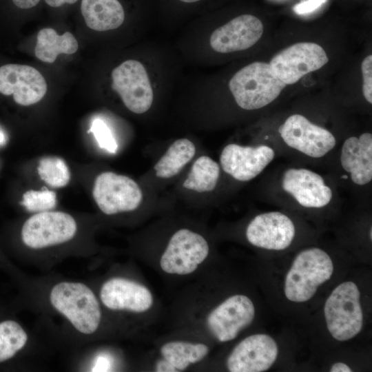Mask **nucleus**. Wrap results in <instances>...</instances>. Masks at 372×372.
<instances>
[{"label": "nucleus", "mask_w": 372, "mask_h": 372, "mask_svg": "<svg viewBox=\"0 0 372 372\" xmlns=\"http://www.w3.org/2000/svg\"><path fill=\"white\" fill-rule=\"evenodd\" d=\"M160 351L163 358L178 371L201 361L208 354L209 348L202 343L172 341L163 344Z\"/></svg>", "instance_id": "5701e85b"}, {"label": "nucleus", "mask_w": 372, "mask_h": 372, "mask_svg": "<svg viewBox=\"0 0 372 372\" xmlns=\"http://www.w3.org/2000/svg\"><path fill=\"white\" fill-rule=\"evenodd\" d=\"M209 250L203 236L187 229H179L171 237L161 257V268L169 274H190L206 259Z\"/></svg>", "instance_id": "0eeeda50"}, {"label": "nucleus", "mask_w": 372, "mask_h": 372, "mask_svg": "<svg viewBox=\"0 0 372 372\" xmlns=\"http://www.w3.org/2000/svg\"><path fill=\"white\" fill-rule=\"evenodd\" d=\"M100 298L105 307L114 311L143 313L153 304V296L144 285L124 278H112L104 282Z\"/></svg>", "instance_id": "a211bd4d"}, {"label": "nucleus", "mask_w": 372, "mask_h": 372, "mask_svg": "<svg viewBox=\"0 0 372 372\" xmlns=\"http://www.w3.org/2000/svg\"><path fill=\"white\" fill-rule=\"evenodd\" d=\"M370 239H372V229H370Z\"/></svg>", "instance_id": "4c0bfd02"}, {"label": "nucleus", "mask_w": 372, "mask_h": 372, "mask_svg": "<svg viewBox=\"0 0 372 372\" xmlns=\"http://www.w3.org/2000/svg\"><path fill=\"white\" fill-rule=\"evenodd\" d=\"M52 307L85 335L94 333L101 320L99 302L94 292L81 282H61L50 293Z\"/></svg>", "instance_id": "f03ea898"}, {"label": "nucleus", "mask_w": 372, "mask_h": 372, "mask_svg": "<svg viewBox=\"0 0 372 372\" xmlns=\"http://www.w3.org/2000/svg\"><path fill=\"white\" fill-rule=\"evenodd\" d=\"M324 313L327 329L335 340L346 341L358 334L363 313L357 285L348 281L337 286L325 302Z\"/></svg>", "instance_id": "20e7f679"}, {"label": "nucleus", "mask_w": 372, "mask_h": 372, "mask_svg": "<svg viewBox=\"0 0 372 372\" xmlns=\"http://www.w3.org/2000/svg\"><path fill=\"white\" fill-rule=\"evenodd\" d=\"M99 147L107 152L114 154L118 149L117 143L106 123L100 118L94 119L90 129Z\"/></svg>", "instance_id": "cd10ccee"}, {"label": "nucleus", "mask_w": 372, "mask_h": 372, "mask_svg": "<svg viewBox=\"0 0 372 372\" xmlns=\"http://www.w3.org/2000/svg\"><path fill=\"white\" fill-rule=\"evenodd\" d=\"M219 177V165L210 157L202 156L193 163L183 186L199 193L211 192L216 188Z\"/></svg>", "instance_id": "b1692460"}, {"label": "nucleus", "mask_w": 372, "mask_h": 372, "mask_svg": "<svg viewBox=\"0 0 372 372\" xmlns=\"http://www.w3.org/2000/svg\"><path fill=\"white\" fill-rule=\"evenodd\" d=\"M196 147L187 138L175 141L154 167L156 176L170 178L177 175L194 156Z\"/></svg>", "instance_id": "4be33fe9"}, {"label": "nucleus", "mask_w": 372, "mask_h": 372, "mask_svg": "<svg viewBox=\"0 0 372 372\" xmlns=\"http://www.w3.org/2000/svg\"><path fill=\"white\" fill-rule=\"evenodd\" d=\"M292 220L279 211L265 212L256 216L249 223L246 237L253 245L270 250L287 248L295 236Z\"/></svg>", "instance_id": "2eb2a0df"}, {"label": "nucleus", "mask_w": 372, "mask_h": 372, "mask_svg": "<svg viewBox=\"0 0 372 372\" xmlns=\"http://www.w3.org/2000/svg\"><path fill=\"white\" fill-rule=\"evenodd\" d=\"M112 87L120 96L125 107L135 114L146 112L154 99L152 87L144 65L130 59L112 72Z\"/></svg>", "instance_id": "6e6552de"}, {"label": "nucleus", "mask_w": 372, "mask_h": 372, "mask_svg": "<svg viewBox=\"0 0 372 372\" xmlns=\"http://www.w3.org/2000/svg\"><path fill=\"white\" fill-rule=\"evenodd\" d=\"M37 172L45 183L54 188L65 187L70 180V172L67 164L57 156H46L41 158L37 167Z\"/></svg>", "instance_id": "a878e982"}, {"label": "nucleus", "mask_w": 372, "mask_h": 372, "mask_svg": "<svg viewBox=\"0 0 372 372\" xmlns=\"http://www.w3.org/2000/svg\"><path fill=\"white\" fill-rule=\"evenodd\" d=\"M76 230V223L71 215L46 211L32 215L24 223L21 239L31 249H43L72 240Z\"/></svg>", "instance_id": "423d86ee"}, {"label": "nucleus", "mask_w": 372, "mask_h": 372, "mask_svg": "<svg viewBox=\"0 0 372 372\" xmlns=\"http://www.w3.org/2000/svg\"><path fill=\"white\" fill-rule=\"evenodd\" d=\"M276 341L266 334L249 335L240 342L227 360L231 372H262L269 369L278 355Z\"/></svg>", "instance_id": "4468645a"}, {"label": "nucleus", "mask_w": 372, "mask_h": 372, "mask_svg": "<svg viewBox=\"0 0 372 372\" xmlns=\"http://www.w3.org/2000/svg\"><path fill=\"white\" fill-rule=\"evenodd\" d=\"M340 163L350 174L352 182L364 185L372 179V134H362L359 137L347 138L341 149Z\"/></svg>", "instance_id": "6ab92c4d"}, {"label": "nucleus", "mask_w": 372, "mask_h": 372, "mask_svg": "<svg viewBox=\"0 0 372 372\" xmlns=\"http://www.w3.org/2000/svg\"><path fill=\"white\" fill-rule=\"evenodd\" d=\"M78 48V42L71 32H65L59 35L52 28H43L37 37L35 55L39 60L52 63L59 54H72Z\"/></svg>", "instance_id": "412c9836"}, {"label": "nucleus", "mask_w": 372, "mask_h": 372, "mask_svg": "<svg viewBox=\"0 0 372 372\" xmlns=\"http://www.w3.org/2000/svg\"><path fill=\"white\" fill-rule=\"evenodd\" d=\"M110 362L107 357L100 356L96 360L93 371H105L110 369Z\"/></svg>", "instance_id": "2f4dec72"}, {"label": "nucleus", "mask_w": 372, "mask_h": 372, "mask_svg": "<svg viewBox=\"0 0 372 372\" xmlns=\"http://www.w3.org/2000/svg\"><path fill=\"white\" fill-rule=\"evenodd\" d=\"M46 91L45 80L34 68L13 63L0 68V93L12 94L17 104H35L43 99Z\"/></svg>", "instance_id": "ddd939ff"}, {"label": "nucleus", "mask_w": 372, "mask_h": 372, "mask_svg": "<svg viewBox=\"0 0 372 372\" xmlns=\"http://www.w3.org/2000/svg\"><path fill=\"white\" fill-rule=\"evenodd\" d=\"M278 132L289 147L315 158L325 156L336 143L331 132L298 114L289 116Z\"/></svg>", "instance_id": "9d476101"}, {"label": "nucleus", "mask_w": 372, "mask_h": 372, "mask_svg": "<svg viewBox=\"0 0 372 372\" xmlns=\"http://www.w3.org/2000/svg\"><path fill=\"white\" fill-rule=\"evenodd\" d=\"M327 0H303L295 5L293 11L298 14H306L318 9Z\"/></svg>", "instance_id": "c756f323"}, {"label": "nucleus", "mask_w": 372, "mask_h": 372, "mask_svg": "<svg viewBox=\"0 0 372 372\" xmlns=\"http://www.w3.org/2000/svg\"><path fill=\"white\" fill-rule=\"evenodd\" d=\"M13 3L21 9H29L36 6L41 0H12Z\"/></svg>", "instance_id": "473e14b6"}, {"label": "nucleus", "mask_w": 372, "mask_h": 372, "mask_svg": "<svg viewBox=\"0 0 372 372\" xmlns=\"http://www.w3.org/2000/svg\"><path fill=\"white\" fill-rule=\"evenodd\" d=\"M92 195L99 208L107 215L136 209L143 196L133 179L112 172H104L96 178Z\"/></svg>", "instance_id": "39448f33"}, {"label": "nucleus", "mask_w": 372, "mask_h": 372, "mask_svg": "<svg viewBox=\"0 0 372 372\" xmlns=\"http://www.w3.org/2000/svg\"><path fill=\"white\" fill-rule=\"evenodd\" d=\"M81 11L87 26L96 31L116 29L125 20L118 0H81Z\"/></svg>", "instance_id": "aec40b11"}, {"label": "nucleus", "mask_w": 372, "mask_h": 372, "mask_svg": "<svg viewBox=\"0 0 372 372\" xmlns=\"http://www.w3.org/2000/svg\"><path fill=\"white\" fill-rule=\"evenodd\" d=\"M286 85L274 74L269 63L260 61L239 70L229 83L237 105L246 110L260 109L270 104Z\"/></svg>", "instance_id": "f257e3e1"}, {"label": "nucleus", "mask_w": 372, "mask_h": 372, "mask_svg": "<svg viewBox=\"0 0 372 372\" xmlns=\"http://www.w3.org/2000/svg\"><path fill=\"white\" fill-rule=\"evenodd\" d=\"M21 204L31 212L49 211L56 205V194L48 189L29 190L23 194Z\"/></svg>", "instance_id": "bb28decb"}, {"label": "nucleus", "mask_w": 372, "mask_h": 372, "mask_svg": "<svg viewBox=\"0 0 372 372\" xmlns=\"http://www.w3.org/2000/svg\"><path fill=\"white\" fill-rule=\"evenodd\" d=\"M178 1L183 3H193L199 2L201 0H178Z\"/></svg>", "instance_id": "c9c22d12"}, {"label": "nucleus", "mask_w": 372, "mask_h": 372, "mask_svg": "<svg viewBox=\"0 0 372 372\" xmlns=\"http://www.w3.org/2000/svg\"><path fill=\"white\" fill-rule=\"evenodd\" d=\"M155 371L158 372H175L177 370L167 360L163 358L159 360L155 366Z\"/></svg>", "instance_id": "7c9ffc66"}, {"label": "nucleus", "mask_w": 372, "mask_h": 372, "mask_svg": "<svg viewBox=\"0 0 372 372\" xmlns=\"http://www.w3.org/2000/svg\"><path fill=\"white\" fill-rule=\"evenodd\" d=\"M5 141V136L2 132H0V144Z\"/></svg>", "instance_id": "e433bc0d"}, {"label": "nucleus", "mask_w": 372, "mask_h": 372, "mask_svg": "<svg viewBox=\"0 0 372 372\" xmlns=\"http://www.w3.org/2000/svg\"><path fill=\"white\" fill-rule=\"evenodd\" d=\"M331 372H351L350 367L344 363L337 362L332 365Z\"/></svg>", "instance_id": "f704fd0d"}, {"label": "nucleus", "mask_w": 372, "mask_h": 372, "mask_svg": "<svg viewBox=\"0 0 372 372\" xmlns=\"http://www.w3.org/2000/svg\"><path fill=\"white\" fill-rule=\"evenodd\" d=\"M78 0H45V3L50 7L59 8L63 5L74 4L77 2Z\"/></svg>", "instance_id": "72a5a7b5"}, {"label": "nucleus", "mask_w": 372, "mask_h": 372, "mask_svg": "<svg viewBox=\"0 0 372 372\" xmlns=\"http://www.w3.org/2000/svg\"><path fill=\"white\" fill-rule=\"evenodd\" d=\"M333 265L330 256L322 249L309 248L300 252L288 271L285 293L292 302L311 299L318 287L330 279Z\"/></svg>", "instance_id": "7ed1b4c3"}, {"label": "nucleus", "mask_w": 372, "mask_h": 372, "mask_svg": "<svg viewBox=\"0 0 372 372\" xmlns=\"http://www.w3.org/2000/svg\"><path fill=\"white\" fill-rule=\"evenodd\" d=\"M255 309L252 301L246 296L229 297L214 308L207 318V325L211 333L220 342L234 340L253 321Z\"/></svg>", "instance_id": "9b49d317"}, {"label": "nucleus", "mask_w": 372, "mask_h": 372, "mask_svg": "<svg viewBox=\"0 0 372 372\" xmlns=\"http://www.w3.org/2000/svg\"><path fill=\"white\" fill-rule=\"evenodd\" d=\"M28 335L21 326L13 320L0 323V362L12 358L24 347Z\"/></svg>", "instance_id": "393cba45"}, {"label": "nucleus", "mask_w": 372, "mask_h": 372, "mask_svg": "<svg viewBox=\"0 0 372 372\" xmlns=\"http://www.w3.org/2000/svg\"><path fill=\"white\" fill-rule=\"evenodd\" d=\"M329 61L324 50L312 42L296 43L277 53L270 61L276 76L286 85L298 82Z\"/></svg>", "instance_id": "1a4fd4ad"}, {"label": "nucleus", "mask_w": 372, "mask_h": 372, "mask_svg": "<svg viewBox=\"0 0 372 372\" xmlns=\"http://www.w3.org/2000/svg\"><path fill=\"white\" fill-rule=\"evenodd\" d=\"M363 85L362 92L365 99L372 103V55L367 56L363 60L361 66Z\"/></svg>", "instance_id": "c85d7f7f"}, {"label": "nucleus", "mask_w": 372, "mask_h": 372, "mask_svg": "<svg viewBox=\"0 0 372 372\" xmlns=\"http://www.w3.org/2000/svg\"><path fill=\"white\" fill-rule=\"evenodd\" d=\"M275 157L274 150L266 145H226L220 156L225 172L239 181H249L258 176Z\"/></svg>", "instance_id": "f8f14e48"}, {"label": "nucleus", "mask_w": 372, "mask_h": 372, "mask_svg": "<svg viewBox=\"0 0 372 372\" xmlns=\"http://www.w3.org/2000/svg\"><path fill=\"white\" fill-rule=\"evenodd\" d=\"M263 31V24L258 17L244 14L216 28L211 34L209 44L220 53L245 50L259 41Z\"/></svg>", "instance_id": "dca6fc26"}, {"label": "nucleus", "mask_w": 372, "mask_h": 372, "mask_svg": "<svg viewBox=\"0 0 372 372\" xmlns=\"http://www.w3.org/2000/svg\"><path fill=\"white\" fill-rule=\"evenodd\" d=\"M282 187L301 206L321 208L332 199V190L318 173L305 168H289L281 179Z\"/></svg>", "instance_id": "f3484780"}]
</instances>
